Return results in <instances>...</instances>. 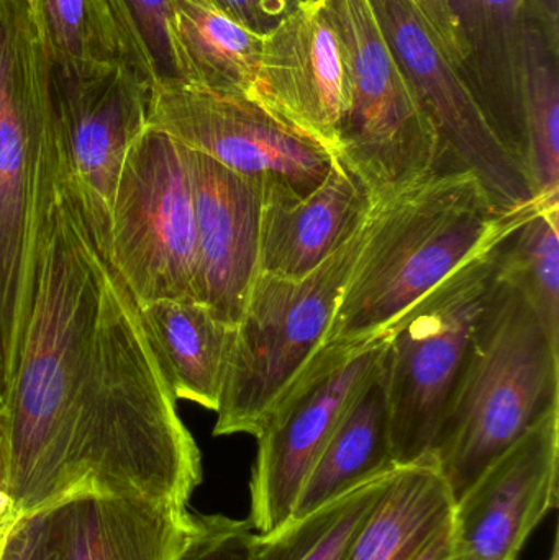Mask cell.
I'll use <instances>...</instances> for the list:
<instances>
[{"mask_svg":"<svg viewBox=\"0 0 559 560\" xmlns=\"http://www.w3.org/2000/svg\"><path fill=\"white\" fill-rule=\"evenodd\" d=\"M557 407L559 348L528 303L501 282L433 441V463L455 503Z\"/></svg>","mask_w":559,"mask_h":560,"instance_id":"cell-3","label":"cell"},{"mask_svg":"<svg viewBox=\"0 0 559 560\" xmlns=\"http://www.w3.org/2000/svg\"><path fill=\"white\" fill-rule=\"evenodd\" d=\"M3 404H5V392H3L2 381H0V413H2Z\"/></svg>","mask_w":559,"mask_h":560,"instance_id":"cell-36","label":"cell"},{"mask_svg":"<svg viewBox=\"0 0 559 560\" xmlns=\"http://www.w3.org/2000/svg\"><path fill=\"white\" fill-rule=\"evenodd\" d=\"M381 30L435 127L439 158L473 171L502 215L537 206L524 167L505 150L468 82L409 0H371Z\"/></svg>","mask_w":559,"mask_h":560,"instance_id":"cell-11","label":"cell"},{"mask_svg":"<svg viewBox=\"0 0 559 560\" xmlns=\"http://www.w3.org/2000/svg\"><path fill=\"white\" fill-rule=\"evenodd\" d=\"M46 55L66 68H127L154 81L124 0H28Z\"/></svg>","mask_w":559,"mask_h":560,"instance_id":"cell-21","label":"cell"},{"mask_svg":"<svg viewBox=\"0 0 559 560\" xmlns=\"http://www.w3.org/2000/svg\"><path fill=\"white\" fill-rule=\"evenodd\" d=\"M299 2H315V0H299Z\"/></svg>","mask_w":559,"mask_h":560,"instance_id":"cell-37","label":"cell"},{"mask_svg":"<svg viewBox=\"0 0 559 560\" xmlns=\"http://www.w3.org/2000/svg\"><path fill=\"white\" fill-rule=\"evenodd\" d=\"M141 313L176 400L217 411L236 326L196 300H158Z\"/></svg>","mask_w":559,"mask_h":560,"instance_id":"cell-20","label":"cell"},{"mask_svg":"<svg viewBox=\"0 0 559 560\" xmlns=\"http://www.w3.org/2000/svg\"><path fill=\"white\" fill-rule=\"evenodd\" d=\"M559 407L509 447L455 503V560H517L558 506Z\"/></svg>","mask_w":559,"mask_h":560,"instance_id":"cell-13","label":"cell"},{"mask_svg":"<svg viewBox=\"0 0 559 560\" xmlns=\"http://www.w3.org/2000/svg\"><path fill=\"white\" fill-rule=\"evenodd\" d=\"M550 560H559V545H558V533L554 538V546H551Z\"/></svg>","mask_w":559,"mask_h":560,"instance_id":"cell-35","label":"cell"},{"mask_svg":"<svg viewBox=\"0 0 559 560\" xmlns=\"http://www.w3.org/2000/svg\"><path fill=\"white\" fill-rule=\"evenodd\" d=\"M153 88L150 79L131 69L66 68L49 61L59 154L108 212L125 156L148 128Z\"/></svg>","mask_w":559,"mask_h":560,"instance_id":"cell-12","label":"cell"},{"mask_svg":"<svg viewBox=\"0 0 559 560\" xmlns=\"http://www.w3.org/2000/svg\"><path fill=\"white\" fill-rule=\"evenodd\" d=\"M49 141L32 303L0 427L3 525L79 493L187 510L199 446L110 248V212ZM0 526V528H2Z\"/></svg>","mask_w":559,"mask_h":560,"instance_id":"cell-1","label":"cell"},{"mask_svg":"<svg viewBox=\"0 0 559 560\" xmlns=\"http://www.w3.org/2000/svg\"><path fill=\"white\" fill-rule=\"evenodd\" d=\"M248 98L334 154L348 72L340 36L318 0L299 3L263 36Z\"/></svg>","mask_w":559,"mask_h":560,"instance_id":"cell-14","label":"cell"},{"mask_svg":"<svg viewBox=\"0 0 559 560\" xmlns=\"http://www.w3.org/2000/svg\"><path fill=\"white\" fill-rule=\"evenodd\" d=\"M363 184L334 158L324 183L305 197L263 186L258 275L301 279L330 258L366 220Z\"/></svg>","mask_w":559,"mask_h":560,"instance_id":"cell-16","label":"cell"},{"mask_svg":"<svg viewBox=\"0 0 559 560\" xmlns=\"http://www.w3.org/2000/svg\"><path fill=\"white\" fill-rule=\"evenodd\" d=\"M0 560H59L39 513L20 516L0 528Z\"/></svg>","mask_w":559,"mask_h":560,"instance_id":"cell-29","label":"cell"},{"mask_svg":"<svg viewBox=\"0 0 559 560\" xmlns=\"http://www.w3.org/2000/svg\"><path fill=\"white\" fill-rule=\"evenodd\" d=\"M173 28L180 84L248 97L263 35L236 22L216 0H174Z\"/></svg>","mask_w":559,"mask_h":560,"instance_id":"cell-23","label":"cell"},{"mask_svg":"<svg viewBox=\"0 0 559 560\" xmlns=\"http://www.w3.org/2000/svg\"><path fill=\"white\" fill-rule=\"evenodd\" d=\"M256 535L248 520L190 513L189 533L173 560H252Z\"/></svg>","mask_w":559,"mask_h":560,"instance_id":"cell-27","label":"cell"},{"mask_svg":"<svg viewBox=\"0 0 559 560\" xmlns=\"http://www.w3.org/2000/svg\"><path fill=\"white\" fill-rule=\"evenodd\" d=\"M396 469L381 361L377 371L341 415L308 470L291 518L307 515Z\"/></svg>","mask_w":559,"mask_h":560,"instance_id":"cell-19","label":"cell"},{"mask_svg":"<svg viewBox=\"0 0 559 560\" xmlns=\"http://www.w3.org/2000/svg\"><path fill=\"white\" fill-rule=\"evenodd\" d=\"M124 2L140 33L156 84H180L179 65L174 46V0Z\"/></svg>","mask_w":559,"mask_h":560,"instance_id":"cell-28","label":"cell"},{"mask_svg":"<svg viewBox=\"0 0 559 560\" xmlns=\"http://www.w3.org/2000/svg\"><path fill=\"white\" fill-rule=\"evenodd\" d=\"M559 39L532 13L522 43L528 179L541 209H559Z\"/></svg>","mask_w":559,"mask_h":560,"instance_id":"cell-24","label":"cell"},{"mask_svg":"<svg viewBox=\"0 0 559 560\" xmlns=\"http://www.w3.org/2000/svg\"><path fill=\"white\" fill-rule=\"evenodd\" d=\"M364 230L366 220L305 278L284 279L265 272L256 276L236 323L216 411V436H256L324 345Z\"/></svg>","mask_w":559,"mask_h":560,"instance_id":"cell-6","label":"cell"},{"mask_svg":"<svg viewBox=\"0 0 559 560\" xmlns=\"http://www.w3.org/2000/svg\"><path fill=\"white\" fill-rule=\"evenodd\" d=\"M393 474L291 518L275 532L258 533L252 560H343L348 546L383 499Z\"/></svg>","mask_w":559,"mask_h":560,"instance_id":"cell-25","label":"cell"},{"mask_svg":"<svg viewBox=\"0 0 559 560\" xmlns=\"http://www.w3.org/2000/svg\"><path fill=\"white\" fill-rule=\"evenodd\" d=\"M216 2L236 22L263 36L271 32L301 3L299 0H216Z\"/></svg>","mask_w":559,"mask_h":560,"instance_id":"cell-30","label":"cell"},{"mask_svg":"<svg viewBox=\"0 0 559 560\" xmlns=\"http://www.w3.org/2000/svg\"><path fill=\"white\" fill-rule=\"evenodd\" d=\"M186 150L196 219L193 300L236 326L258 276L263 183Z\"/></svg>","mask_w":559,"mask_h":560,"instance_id":"cell-15","label":"cell"},{"mask_svg":"<svg viewBox=\"0 0 559 560\" xmlns=\"http://www.w3.org/2000/svg\"><path fill=\"white\" fill-rule=\"evenodd\" d=\"M449 2L462 46V75L505 150L527 173L521 71L531 0Z\"/></svg>","mask_w":559,"mask_h":560,"instance_id":"cell-18","label":"cell"},{"mask_svg":"<svg viewBox=\"0 0 559 560\" xmlns=\"http://www.w3.org/2000/svg\"><path fill=\"white\" fill-rule=\"evenodd\" d=\"M414 560H455L453 552L452 520L443 526Z\"/></svg>","mask_w":559,"mask_h":560,"instance_id":"cell-32","label":"cell"},{"mask_svg":"<svg viewBox=\"0 0 559 560\" xmlns=\"http://www.w3.org/2000/svg\"><path fill=\"white\" fill-rule=\"evenodd\" d=\"M532 13L559 39V0H531Z\"/></svg>","mask_w":559,"mask_h":560,"instance_id":"cell-33","label":"cell"},{"mask_svg":"<svg viewBox=\"0 0 559 560\" xmlns=\"http://www.w3.org/2000/svg\"><path fill=\"white\" fill-rule=\"evenodd\" d=\"M537 207L502 215L478 176L446 158L377 197L321 349L343 351L381 335L469 256Z\"/></svg>","mask_w":559,"mask_h":560,"instance_id":"cell-2","label":"cell"},{"mask_svg":"<svg viewBox=\"0 0 559 560\" xmlns=\"http://www.w3.org/2000/svg\"><path fill=\"white\" fill-rule=\"evenodd\" d=\"M148 127L233 173L261 180L263 186L284 187L299 197L314 192L334 164L327 148L240 95L156 84Z\"/></svg>","mask_w":559,"mask_h":560,"instance_id":"cell-10","label":"cell"},{"mask_svg":"<svg viewBox=\"0 0 559 560\" xmlns=\"http://www.w3.org/2000/svg\"><path fill=\"white\" fill-rule=\"evenodd\" d=\"M49 61L28 0H0V381L15 371L32 303L46 148Z\"/></svg>","mask_w":559,"mask_h":560,"instance_id":"cell-4","label":"cell"},{"mask_svg":"<svg viewBox=\"0 0 559 560\" xmlns=\"http://www.w3.org/2000/svg\"><path fill=\"white\" fill-rule=\"evenodd\" d=\"M409 3L419 13L427 28L435 36L450 61L462 74V46H459L458 30H456L455 16L450 9L449 0H409Z\"/></svg>","mask_w":559,"mask_h":560,"instance_id":"cell-31","label":"cell"},{"mask_svg":"<svg viewBox=\"0 0 559 560\" xmlns=\"http://www.w3.org/2000/svg\"><path fill=\"white\" fill-rule=\"evenodd\" d=\"M5 482H7V447L5 438H3L2 427H0V526L5 516Z\"/></svg>","mask_w":559,"mask_h":560,"instance_id":"cell-34","label":"cell"},{"mask_svg":"<svg viewBox=\"0 0 559 560\" xmlns=\"http://www.w3.org/2000/svg\"><path fill=\"white\" fill-rule=\"evenodd\" d=\"M505 233L469 256L384 329L383 382L397 467L432 459L446 405L501 283L498 246Z\"/></svg>","mask_w":559,"mask_h":560,"instance_id":"cell-5","label":"cell"},{"mask_svg":"<svg viewBox=\"0 0 559 560\" xmlns=\"http://www.w3.org/2000/svg\"><path fill=\"white\" fill-rule=\"evenodd\" d=\"M386 332L351 348L321 349L256 434L249 525L269 533L289 522L308 470L348 405L377 371Z\"/></svg>","mask_w":559,"mask_h":560,"instance_id":"cell-9","label":"cell"},{"mask_svg":"<svg viewBox=\"0 0 559 560\" xmlns=\"http://www.w3.org/2000/svg\"><path fill=\"white\" fill-rule=\"evenodd\" d=\"M455 500L433 459L397 467L343 560H414L449 525Z\"/></svg>","mask_w":559,"mask_h":560,"instance_id":"cell-22","label":"cell"},{"mask_svg":"<svg viewBox=\"0 0 559 560\" xmlns=\"http://www.w3.org/2000/svg\"><path fill=\"white\" fill-rule=\"evenodd\" d=\"M110 248L141 305L193 300L196 219L186 147L148 127L121 164L110 203Z\"/></svg>","mask_w":559,"mask_h":560,"instance_id":"cell-8","label":"cell"},{"mask_svg":"<svg viewBox=\"0 0 559 560\" xmlns=\"http://www.w3.org/2000/svg\"><path fill=\"white\" fill-rule=\"evenodd\" d=\"M36 513L59 560H173L190 526L189 510L101 493Z\"/></svg>","mask_w":559,"mask_h":560,"instance_id":"cell-17","label":"cell"},{"mask_svg":"<svg viewBox=\"0 0 559 560\" xmlns=\"http://www.w3.org/2000/svg\"><path fill=\"white\" fill-rule=\"evenodd\" d=\"M330 16L348 72V105L334 158L371 199L432 170L440 140L391 49L371 0H318Z\"/></svg>","mask_w":559,"mask_h":560,"instance_id":"cell-7","label":"cell"},{"mask_svg":"<svg viewBox=\"0 0 559 560\" xmlns=\"http://www.w3.org/2000/svg\"><path fill=\"white\" fill-rule=\"evenodd\" d=\"M559 209L532 210L499 242V279L537 315L559 348Z\"/></svg>","mask_w":559,"mask_h":560,"instance_id":"cell-26","label":"cell"}]
</instances>
